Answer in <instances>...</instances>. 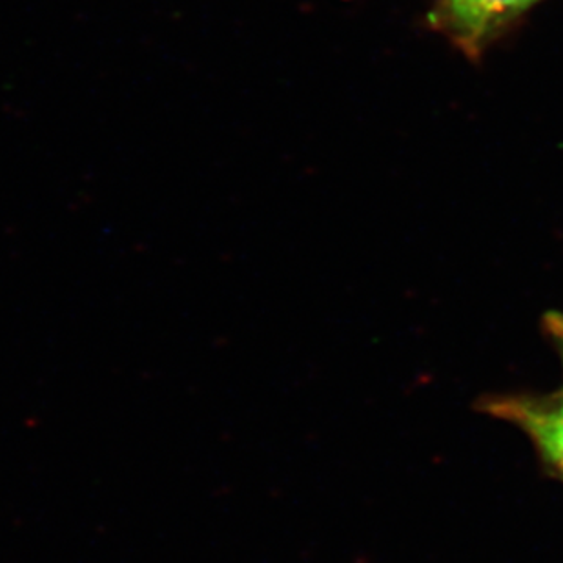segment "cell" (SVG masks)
<instances>
[{"label": "cell", "mask_w": 563, "mask_h": 563, "mask_svg": "<svg viewBox=\"0 0 563 563\" xmlns=\"http://www.w3.org/2000/svg\"><path fill=\"white\" fill-rule=\"evenodd\" d=\"M542 0H434L429 22L468 59H478Z\"/></svg>", "instance_id": "6da1fadb"}, {"label": "cell", "mask_w": 563, "mask_h": 563, "mask_svg": "<svg viewBox=\"0 0 563 563\" xmlns=\"http://www.w3.org/2000/svg\"><path fill=\"white\" fill-rule=\"evenodd\" d=\"M484 410L518 427L545 467L563 479V390L542 396H498L484 401Z\"/></svg>", "instance_id": "7a4b0ae2"}, {"label": "cell", "mask_w": 563, "mask_h": 563, "mask_svg": "<svg viewBox=\"0 0 563 563\" xmlns=\"http://www.w3.org/2000/svg\"><path fill=\"white\" fill-rule=\"evenodd\" d=\"M543 330H545V334H548L549 340L553 343L554 351L559 354L563 367V313L549 312L543 318Z\"/></svg>", "instance_id": "3957f363"}]
</instances>
